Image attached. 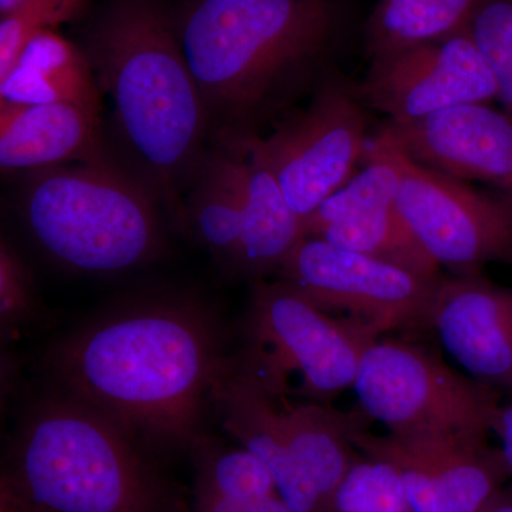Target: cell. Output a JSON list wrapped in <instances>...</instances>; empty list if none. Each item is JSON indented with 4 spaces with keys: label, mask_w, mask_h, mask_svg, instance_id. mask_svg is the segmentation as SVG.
<instances>
[{
    "label": "cell",
    "mask_w": 512,
    "mask_h": 512,
    "mask_svg": "<svg viewBox=\"0 0 512 512\" xmlns=\"http://www.w3.org/2000/svg\"><path fill=\"white\" fill-rule=\"evenodd\" d=\"M227 329L190 292L136 296L104 309L47 352L53 386L146 450H191L228 357Z\"/></svg>",
    "instance_id": "1"
},
{
    "label": "cell",
    "mask_w": 512,
    "mask_h": 512,
    "mask_svg": "<svg viewBox=\"0 0 512 512\" xmlns=\"http://www.w3.org/2000/svg\"><path fill=\"white\" fill-rule=\"evenodd\" d=\"M83 52L131 156L183 220L177 185L197 163L208 106L167 13L156 0H111Z\"/></svg>",
    "instance_id": "2"
},
{
    "label": "cell",
    "mask_w": 512,
    "mask_h": 512,
    "mask_svg": "<svg viewBox=\"0 0 512 512\" xmlns=\"http://www.w3.org/2000/svg\"><path fill=\"white\" fill-rule=\"evenodd\" d=\"M144 450L106 416L53 387L20 414L10 480L39 512H163V483Z\"/></svg>",
    "instance_id": "3"
},
{
    "label": "cell",
    "mask_w": 512,
    "mask_h": 512,
    "mask_svg": "<svg viewBox=\"0 0 512 512\" xmlns=\"http://www.w3.org/2000/svg\"><path fill=\"white\" fill-rule=\"evenodd\" d=\"M336 28L330 0H198L180 37L208 109L245 119L301 83Z\"/></svg>",
    "instance_id": "4"
},
{
    "label": "cell",
    "mask_w": 512,
    "mask_h": 512,
    "mask_svg": "<svg viewBox=\"0 0 512 512\" xmlns=\"http://www.w3.org/2000/svg\"><path fill=\"white\" fill-rule=\"evenodd\" d=\"M20 215L37 249L76 274H123L165 249L153 194L109 160L33 171Z\"/></svg>",
    "instance_id": "5"
},
{
    "label": "cell",
    "mask_w": 512,
    "mask_h": 512,
    "mask_svg": "<svg viewBox=\"0 0 512 512\" xmlns=\"http://www.w3.org/2000/svg\"><path fill=\"white\" fill-rule=\"evenodd\" d=\"M353 390L362 412L406 440L488 444L500 393L440 357L400 340H379L360 360Z\"/></svg>",
    "instance_id": "6"
},
{
    "label": "cell",
    "mask_w": 512,
    "mask_h": 512,
    "mask_svg": "<svg viewBox=\"0 0 512 512\" xmlns=\"http://www.w3.org/2000/svg\"><path fill=\"white\" fill-rule=\"evenodd\" d=\"M248 348L241 353L269 392L285 396L288 373L299 393L326 404L353 389L360 360L379 336L355 320L335 318L285 281L256 279L245 315Z\"/></svg>",
    "instance_id": "7"
},
{
    "label": "cell",
    "mask_w": 512,
    "mask_h": 512,
    "mask_svg": "<svg viewBox=\"0 0 512 512\" xmlns=\"http://www.w3.org/2000/svg\"><path fill=\"white\" fill-rule=\"evenodd\" d=\"M323 311L345 313L377 336L430 328L441 278L429 279L322 238H302L278 272Z\"/></svg>",
    "instance_id": "8"
},
{
    "label": "cell",
    "mask_w": 512,
    "mask_h": 512,
    "mask_svg": "<svg viewBox=\"0 0 512 512\" xmlns=\"http://www.w3.org/2000/svg\"><path fill=\"white\" fill-rule=\"evenodd\" d=\"M386 144L400 168L397 208L437 264L457 276L480 275L491 262L512 264L510 195L474 190Z\"/></svg>",
    "instance_id": "9"
},
{
    "label": "cell",
    "mask_w": 512,
    "mask_h": 512,
    "mask_svg": "<svg viewBox=\"0 0 512 512\" xmlns=\"http://www.w3.org/2000/svg\"><path fill=\"white\" fill-rule=\"evenodd\" d=\"M254 140L301 220L357 173L370 143L360 101L340 80L323 83L308 109Z\"/></svg>",
    "instance_id": "10"
},
{
    "label": "cell",
    "mask_w": 512,
    "mask_h": 512,
    "mask_svg": "<svg viewBox=\"0 0 512 512\" xmlns=\"http://www.w3.org/2000/svg\"><path fill=\"white\" fill-rule=\"evenodd\" d=\"M359 96L390 123H412L497 99V83L470 33L375 57Z\"/></svg>",
    "instance_id": "11"
},
{
    "label": "cell",
    "mask_w": 512,
    "mask_h": 512,
    "mask_svg": "<svg viewBox=\"0 0 512 512\" xmlns=\"http://www.w3.org/2000/svg\"><path fill=\"white\" fill-rule=\"evenodd\" d=\"M410 160L450 177L480 180L512 197V116L464 104L377 134Z\"/></svg>",
    "instance_id": "12"
},
{
    "label": "cell",
    "mask_w": 512,
    "mask_h": 512,
    "mask_svg": "<svg viewBox=\"0 0 512 512\" xmlns=\"http://www.w3.org/2000/svg\"><path fill=\"white\" fill-rule=\"evenodd\" d=\"M430 328L468 375L512 390V288L480 275L443 276Z\"/></svg>",
    "instance_id": "13"
},
{
    "label": "cell",
    "mask_w": 512,
    "mask_h": 512,
    "mask_svg": "<svg viewBox=\"0 0 512 512\" xmlns=\"http://www.w3.org/2000/svg\"><path fill=\"white\" fill-rule=\"evenodd\" d=\"M222 427L271 471L276 493L292 512H325V503L296 463L284 431L278 396L241 356H228L211 390Z\"/></svg>",
    "instance_id": "14"
},
{
    "label": "cell",
    "mask_w": 512,
    "mask_h": 512,
    "mask_svg": "<svg viewBox=\"0 0 512 512\" xmlns=\"http://www.w3.org/2000/svg\"><path fill=\"white\" fill-rule=\"evenodd\" d=\"M99 114L69 103H0V167L33 173L106 161Z\"/></svg>",
    "instance_id": "15"
},
{
    "label": "cell",
    "mask_w": 512,
    "mask_h": 512,
    "mask_svg": "<svg viewBox=\"0 0 512 512\" xmlns=\"http://www.w3.org/2000/svg\"><path fill=\"white\" fill-rule=\"evenodd\" d=\"M232 147L244 208L235 272L259 279L279 272L301 241V218L289 207L254 137L242 138Z\"/></svg>",
    "instance_id": "16"
},
{
    "label": "cell",
    "mask_w": 512,
    "mask_h": 512,
    "mask_svg": "<svg viewBox=\"0 0 512 512\" xmlns=\"http://www.w3.org/2000/svg\"><path fill=\"white\" fill-rule=\"evenodd\" d=\"M0 103H69L99 111V86L79 47L55 30L37 33L0 77Z\"/></svg>",
    "instance_id": "17"
},
{
    "label": "cell",
    "mask_w": 512,
    "mask_h": 512,
    "mask_svg": "<svg viewBox=\"0 0 512 512\" xmlns=\"http://www.w3.org/2000/svg\"><path fill=\"white\" fill-rule=\"evenodd\" d=\"M282 431L296 463L311 480L323 503L329 500L355 463L356 448L348 437L350 414L326 404H291L278 396Z\"/></svg>",
    "instance_id": "18"
},
{
    "label": "cell",
    "mask_w": 512,
    "mask_h": 512,
    "mask_svg": "<svg viewBox=\"0 0 512 512\" xmlns=\"http://www.w3.org/2000/svg\"><path fill=\"white\" fill-rule=\"evenodd\" d=\"M399 440L433 474L453 512L483 511L511 477L500 448L488 444Z\"/></svg>",
    "instance_id": "19"
},
{
    "label": "cell",
    "mask_w": 512,
    "mask_h": 512,
    "mask_svg": "<svg viewBox=\"0 0 512 512\" xmlns=\"http://www.w3.org/2000/svg\"><path fill=\"white\" fill-rule=\"evenodd\" d=\"M484 0H379L369 20L375 57L467 32Z\"/></svg>",
    "instance_id": "20"
},
{
    "label": "cell",
    "mask_w": 512,
    "mask_h": 512,
    "mask_svg": "<svg viewBox=\"0 0 512 512\" xmlns=\"http://www.w3.org/2000/svg\"><path fill=\"white\" fill-rule=\"evenodd\" d=\"M188 218L202 244L235 271L244 208L237 165L231 153L218 154L202 164Z\"/></svg>",
    "instance_id": "21"
},
{
    "label": "cell",
    "mask_w": 512,
    "mask_h": 512,
    "mask_svg": "<svg viewBox=\"0 0 512 512\" xmlns=\"http://www.w3.org/2000/svg\"><path fill=\"white\" fill-rule=\"evenodd\" d=\"M318 238L346 251L400 266L424 278H441L440 265L414 234L396 202L333 225Z\"/></svg>",
    "instance_id": "22"
},
{
    "label": "cell",
    "mask_w": 512,
    "mask_h": 512,
    "mask_svg": "<svg viewBox=\"0 0 512 512\" xmlns=\"http://www.w3.org/2000/svg\"><path fill=\"white\" fill-rule=\"evenodd\" d=\"M365 167L302 218L303 238H318L326 229L396 202L400 168L392 148L376 136L370 140Z\"/></svg>",
    "instance_id": "23"
},
{
    "label": "cell",
    "mask_w": 512,
    "mask_h": 512,
    "mask_svg": "<svg viewBox=\"0 0 512 512\" xmlns=\"http://www.w3.org/2000/svg\"><path fill=\"white\" fill-rule=\"evenodd\" d=\"M200 470V495L255 503L276 493L269 468L245 448H228L202 434L191 448Z\"/></svg>",
    "instance_id": "24"
},
{
    "label": "cell",
    "mask_w": 512,
    "mask_h": 512,
    "mask_svg": "<svg viewBox=\"0 0 512 512\" xmlns=\"http://www.w3.org/2000/svg\"><path fill=\"white\" fill-rule=\"evenodd\" d=\"M325 512H413L399 471L383 458L357 457Z\"/></svg>",
    "instance_id": "25"
},
{
    "label": "cell",
    "mask_w": 512,
    "mask_h": 512,
    "mask_svg": "<svg viewBox=\"0 0 512 512\" xmlns=\"http://www.w3.org/2000/svg\"><path fill=\"white\" fill-rule=\"evenodd\" d=\"M468 33L497 83V99L512 116V0H484Z\"/></svg>",
    "instance_id": "26"
},
{
    "label": "cell",
    "mask_w": 512,
    "mask_h": 512,
    "mask_svg": "<svg viewBox=\"0 0 512 512\" xmlns=\"http://www.w3.org/2000/svg\"><path fill=\"white\" fill-rule=\"evenodd\" d=\"M86 0H25L0 20V77L12 69L23 47L37 33L73 19Z\"/></svg>",
    "instance_id": "27"
},
{
    "label": "cell",
    "mask_w": 512,
    "mask_h": 512,
    "mask_svg": "<svg viewBox=\"0 0 512 512\" xmlns=\"http://www.w3.org/2000/svg\"><path fill=\"white\" fill-rule=\"evenodd\" d=\"M39 299L28 266L5 239L0 245V329L10 338L39 320Z\"/></svg>",
    "instance_id": "28"
},
{
    "label": "cell",
    "mask_w": 512,
    "mask_h": 512,
    "mask_svg": "<svg viewBox=\"0 0 512 512\" xmlns=\"http://www.w3.org/2000/svg\"><path fill=\"white\" fill-rule=\"evenodd\" d=\"M494 433L500 436V450L505 458V463L510 468L512 477V400L510 403L505 404V406H501Z\"/></svg>",
    "instance_id": "29"
},
{
    "label": "cell",
    "mask_w": 512,
    "mask_h": 512,
    "mask_svg": "<svg viewBox=\"0 0 512 512\" xmlns=\"http://www.w3.org/2000/svg\"><path fill=\"white\" fill-rule=\"evenodd\" d=\"M247 512H292L278 494L269 495L249 505Z\"/></svg>",
    "instance_id": "30"
},
{
    "label": "cell",
    "mask_w": 512,
    "mask_h": 512,
    "mask_svg": "<svg viewBox=\"0 0 512 512\" xmlns=\"http://www.w3.org/2000/svg\"><path fill=\"white\" fill-rule=\"evenodd\" d=\"M481 512H512V497L500 491Z\"/></svg>",
    "instance_id": "31"
},
{
    "label": "cell",
    "mask_w": 512,
    "mask_h": 512,
    "mask_svg": "<svg viewBox=\"0 0 512 512\" xmlns=\"http://www.w3.org/2000/svg\"><path fill=\"white\" fill-rule=\"evenodd\" d=\"M23 2L25 0H0V13H2V16L8 15L12 10L22 5Z\"/></svg>",
    "instance_id": "32"
}]
</instances>
